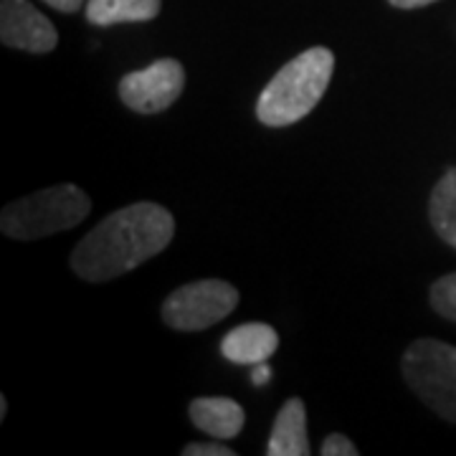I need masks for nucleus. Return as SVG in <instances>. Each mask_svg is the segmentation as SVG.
I'll list each match as a JSON object with an SVG mask.
<instances>
[{"mask_svg":"<svg viewBox=\"0 0 456 456\" xmlns=\"http://www.w3.org/2000/svg\"><path fill=\"white\" fill-rule=\"evenodd\" d=\"M428 218L441 241L456 248V165H452L428 198Z\"/></svg>","mask_w":456,"mask_h":456,"instance_id":"f8f14e48","label":"nucleus"},{"mask_svg":"<svg viewBox=\"0 0 456 456\" xmlns=\"http://www.w3.org/2000/svg\"><path fill=\"white\" fill-rule=\"evenodd\" d=\"M272 378V370L264 365V362H259V365H254V373H251V380H254V386H264L266 380Z\"/></svg>","mask_w":456,"mask_h":456,"instance_id":"f3484780","label":"nucleus"},{"mask_svg":"<svg viewBox=\"0 0 456 456\" xmlns=\"http://www.w3.org/2000/svg\"><path fill=\"white\" fill-rule=\"evenodd\" d=\"M239 307V289L224 279H198L183 284L163 302V322L170 330L198 332L218 325Z\"/></svg>","mask_w":456,"mask_h":456,"instance_id":"39448f33","label":"nucleus"},{"mask_svg":"<svg viewBox=\"0 0 456 456\" xmlns=\"http://www.w3.org/2000/svg\"><path fill=\"white\" fill-rule=\"evenodd\" d=\"M428 299H431V307L439 312L441 317L456 322V272L436 279L431 284Z\"/></svg>","mask_w":456,"mask_h":456,"instance_id":"ddd939ff","label":"nucleus"},{"mask_svg":"<svg viewBox=\"0 0 456 456\" xmlns=\"http://www.w3.org/2000/svg\"><path fill=\"white\" fill-rule=\"evenodd\" d=\"M8 416V398L5 395H0V421Z\"/></svg>","mask_w":456,"mask_h":456,"instance_id":"6ab92c4d","label":"nucleus"},{"mask_svg":"<svg viewBox=\"0 0 456 456\" xmlns=\"http://www.w3.org/2000/svg\"><path fill=\"white\" fill-rule=\"evenodd\" d=\"M188 416H191L193 426L218 441L236 439L244 431L246 424L244 408L233 398H224V395L193 398L188 403Z\"/></svg>","mask_w":456,"mask_h":456,"instance_id":"1a4fd4ad","label":"nucleus"},{"mask_svg":"<svg viewBox=\"0 0 456 456\" xmlns=\"http://www.w3.org/2000/svg\"><path fill=\"white\" fill-rule=\"evenodd\" d=\"M175 218L160 203L140 200L102 218L71 251V269L84 281H110L167 248Z\"/></svg>","mask_w":456,"mask_h":456,"instance_id":"f257e3e1","label":"nucleus"},{"mask_svg":"<svg viewBox=\"0 0 456 456\" xmlns=\"http://www.w3.org/2000/svg\"><path fill=\"white\" fill-rule=\"evenodd\" d=\"M185 89V69L178 59H158L145 69L119 79L117 94L122 104L137 114H160L170 110Z\"/></svg>","mask_w":456,"mask_h":456,"instance_id":"423d86ee","label":"nucleus"},{"mask_svg":"<svg viewBox=\"0 0 456 456\" xmlns=\"http://www.w3.org/2000/svg\"><path fill=\"white\" fill-rule=\"evenodd\" d=\"M0 41L8 49L51 53L59 44V33L28 0H0Z\"/></svg>","mask_w":456,"mask_h":456,"instance_id":"0eeeda50","label":"nucleus"},{"mask_svg":"<svg viewBox=\"0 0 456 456\" xmlns=\"http://www.w3.org/2000/svg\"><path fill=\"white\" fill-rule=\"evenodd\" d=\"M401 373L426 406L456 424V345L436 338L413 340L401 358Z\"/></svg>","mask_w":456,"mask_h":456,"instance_id":"20e7f679","label":"nucleus"},{"mask_svg":"<svg viewBox=\"0 0 456 456\" xmlns=\"http://www.w3.org/2000/svg\"><path fill=\"white\" fill-rule=\"evenodd\" d=\"M163 0H86V20L94 26L145 23L158 18Z\"/></svg>","mask_w":456,"mask_h":456,"instance_id":"9b49d317","label":"nucleus"},{"mask_svg":"<svg viewBox=\"0 0 456 456\" xmlns=\"http://www.w3.org/2000/svg\"><path fill=\"white\" fill-rule=\"evenodd\" d=\"M395 8H403V11H411V8H424V5H431L436 0H388Z\"/></svg>","mask_w":456,"mask_h":456,"instance_id":"a211bd4d","label":"nucleus"},{"mask_svg":"<svg viewBox=\"0 0 456 456\" xmlns=\"http://www.w3.org/2000/svg\"><path fill=\"white\" fill-rule=\"evenodd\" d=\"M335 71V53L312 46L279 69L256 102V117L266 127H289L305 119L325 97Z\"/></svg>","mask_w":456,"mask_h":456,"instance_id":"f03ea898","label":"nucleus"},{"mask_svg":"<svg viewBox=\"0 0 456 456\" xmlns=\"http://www.w3.org/2000/svg\"><path fill=\"white\" fill-rule=\"evenodd\" d=\"M279 332L266 322H244L226 332L221 355L236 365H259L277 353Z\"/></svg>","mask_w":456,"mask_h":456,"instance_id":"6e6552de","label":"nucleus"},{"mask_svg":"<svg viewBox=\"0 0 456 456\" xmlns=\"http://www.w3.org/2000/svg\"><path fill=\"white\" fill-rule=\"evenodd\" d=\"M269 456H307L312 454L307 436V406L302 398H289L279 408L272 436L266 446Z\"/></svg>","mask_w":456,"mask_h":456,"instance_id":"9d476101","label":"nucleus"},{"mask_svg":"<svg viewBox=\"0 0 456 456\" xmlns=\"http://www.w3.org/2000/svg\"><path fill=\"white\" fill-rule=\"evenodd\" d=\"M92 211V198L74 183L51 185L18 198L0 213V231L16 241H36L77 228Z\"/></svg>","mask_w":456,"mask_h":456,"instance_id":"7ed1b4c3","label":"nucleus"},{"mask_svg":"<svg viewBox=\"0 0 456 456\" xmlns=\"http://www.w3.org/2000/svg\"><path fill=\"white\" fill-rule=\"evenodd\" d=\"M44 3L51 5L53 11H59V13H77L86 5V0H44Z\"/></svg>","mask_w":456,"mask_h":456,"instance_id":"dca6fc26","label":"nucleus"},{"mask_svg":"<svg viewBox=\"0 0 456 456\" xmlns=\"http://www.w3.org/2000/svg\"><path fill=\"white\" fill-rule=\"evenodd\" d=\"M322 456H358V446L347 439L345 434H330L322 446H320Z\"/></svg>","mask_w":456,"mask_h":456,"instance_id":"4468645a","label":"nucleus"},{"mask_svg":"<svg viewBox=\"0 0 456 456\" xmlns=\"http://www.w3.org/2000/svg\"><path fill=\"white\" fill-rule=\"evenodd\" d=\"M183 456H233L236 452L231 446H221V444H188L183 446Z\"/></svg>","mask_w":456,"mask_h":456,"instance_id":"2eb2a0df","label":"nucleus"}]
</instances>
